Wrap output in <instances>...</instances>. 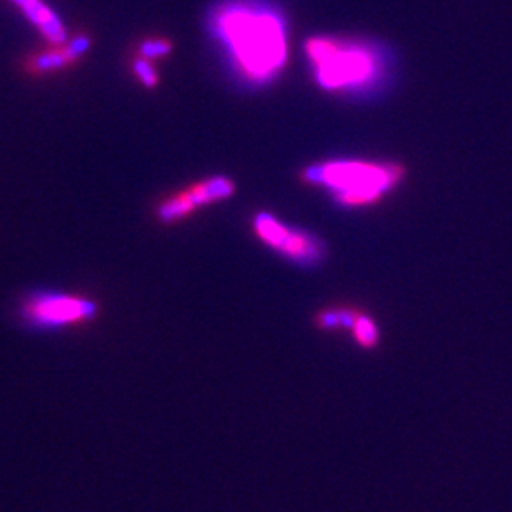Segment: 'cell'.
Returning <instances> with one entry per match:
<instances>
[{
    "mask_svg": "<svg viewBox=\"0 0 512 512\" xmlns=\"http://www.w3.org/2000/svg\"><path fill=\"white\" fill-rule=\"evenodd\" d=\"M207 29L241 82L262 88L283 73L289 59V29L281 10L266 0H224Z\"/></svg>",
    "mask_w": 512,
    "mask_h": 512,
    "instance_id": "6da1fadb",
    "label": "cell"
},
{
    "mask_svg": "<svg viewBox=\"0 0 512 512\" xmlns=\"http://www.w3.org/2000/svg\"><path fill=\"white\" fill-rule=\"evenodd\" d=\"M313 82L329 93L370 95L382 90L389 76L384 46L348 37H311L304 44Z\"/></svg>",
    "mask_w": 512,
    "mask_h": 512,
    "instance_id": "7a4b0ae2",
    "label": "cell"
},
{
    "mask_svg": "<svg viewBox=\"0 0 512 512\" xmlns=\"http://www.w3.org/2000/svg\"><path fill=\"white\" fill-rule=\"evenodd\" d=\"M404 165L355 158H336L300 171V181L321 188L342 209H363L382 202L404 181Z\"/></svg>",
    "mask_w": 512,
    "mask_h": 512,
    "instance_id": "3957f363",
    "label": "cell"
},
{
    "mask_svg": "<svg viewBox=\"0 0 512 512\" xmlns=\"http://www.w3.org/2000/svg\"><path fill=\"white\" fill-rule=\"evenodd\" d=\"M253 232L268 249L291 260L298 268L313 270L329 258L327 243L317 234L291 226L268 211H260L253 217Z\"/></svg>",
    "mask_w": 512,
    "mask_h": 512,
    "instance_id": "277c9868",
    "label": "cell"
},
{
    "mask_svg": "<svg viewBox=\"0 0 512 512\" xmlns=\"http://www.w3.org/2000/svg\"><path fill=\"white\" fill-rule=\"evenodd\" d=\"M238 192V184L226 175H211L202 181L188 184L183 190L171 194L156 207V219L164 226L177 224L192 217L203 207L226 202Z\"/></svg>",
    "mask_w": 512,
    "mask_h": 512,
    "instance_id": "5b68a950",
    "label": "cell"
},
{
    "mask_svg": "<svg viewBox=\"0 0 512 512\" xmlns=\"http://www.w3.org/2000/svg\"><path fill=\"white\" fill-rule=\"evenodd\" d=\"M97 313V306L76 296L65 294H52V296H38L25 306V315L38 325H71L78 321L92 319Z\"/></svg>",
    "mask_w": 512,
    "mask_h": 512,
    "instance_id": "8992f818",
    "label": "cell"
},
{
    "mask_svg": "<svg viewBox=\"0 0 512 512\" xmlns=\"http://www.w3.org/2000/svg\"><path fill=\"white\" fill-rule=\"evenodd\" d=\"M90 50V38L78 37L61 46H52L46 52L33 55L27 59V71L31 74H48L63 71L76 63L82 55Z\"/></svg>",
    "mask_w": 512,
    "mask_h": 512,
    "instance_id": "52a82bcc",
    "label": "cell"
},
{
    "mask_svg": "<svg viewBox=\"0 0 512 512\" xmlns=\"http://www.w3.org/2000/svg\"><path fill=\"white\" fill-rule=\"evenodd\" d=\"M27 19L37 27L40 35L46 38L52 46H61L67 40V31L63 23L57 19L54 12L42 0H12Z\"/></svg>",
    "mask_w": 512,
    "mask_h": 512,
    "instance_id": "ba28073f",
    "label": "cell"
},
{
    "mask_svg": "<svg viewBox=\"0 0 512 512\" xmlns=\"http://www.w3.org/2000/svg\"><path fill=\"white\" fill-rule=\"evenodd\" d=\"M363 311L349 308V306H342V308H327L321 310L315 315V325L321 330H353L357 325L359 317Z\"/></svg>",
    "mask_w": 512,
    "mask_h": 512,
    "instance_id": "9c48e42d",
    "label": "cell"
},
{
    "mask_svg": "<svg viewBox=\"0 0 512 512\" xmlns=\"http://www.w3.org/2000/svg\"><path fill=\"white\" fill-rule=\"evenodd\" d=\"M351 334H353V340L359 348L376 349L380 344V329H378L376 321L366 313H361V317H359L357 325L351 330Z\"/></svg>",
    "mask_w": 512,
    "mask_h": 512,
    "instance_id": "30bf717a",
    "label": "cell"
},
{
    "mask_svg": "<svg viewBox=\"0 0 512 512\" xmlns=\"http://www.w3.org/2000/svg\"><path fill=\"white\" fill-rule=\"evenodd\" d=\"M171 52H173V42L169 38L164 37L147 38L139 46V55L145 57V59H150V61L164 59Z\"/></svg>",
    "mask_w": 512,
    "mask_h": 512,
    "instance_id": "8fae6325",
    "label": "cell"
},
{
    "mask_svg": "<svg viewBox=\"0 0 512 512\" xmlns=\"http://www.w3.org/2000/svg\"><path fill=\"white\" fill-rule=\"evenodd\" d=\"M133 74L137 76V80L148 90H152V88H156L160 84V74L156 71L154 63L150 59L141 57V55H137L135 61H133Z\"/></svg>",
    "mask_w": 512,
    "mask_h": 512,
    "instance_id": "7c38bea8",
    "label": "cell"
}]
</instances>
